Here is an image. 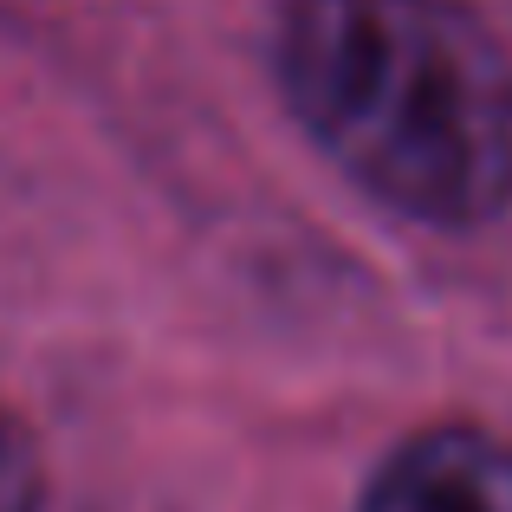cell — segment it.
<instances>
[{
	"mask_svg": "<svg viewBox=\"0 0 512 512\" xmlns=\"http://www.w3.org/2000/svg\"><path fill=\"white\" fill-rule=\"evenodd\" d=\"M363 512H512V448L487 428H428L383 461Z\"/></svg>",
	"mask_w": 512,
	"mask_h": 512,
	"instance_id": "7a4b0ae2",
	"label": "cell"
},
{
	"mask_svg": "<svg viewBox=\"0 0 512 512\" xmlns=\"http://www.w3.org/2000/svg\"><path fill=\"white\" fill-rule=\"evenodd\" d=\"M39 493H46V474H39V448L13 409L0 402V512H39Z\"/></svg>",
	"mask_w": 512,
	"mask_h": 512,
	"instance_id": "3957f363",
	"label": "cell"
},
{
	"mask_svg": "<svg viewBox=\"0 0 512 512\" xmlns=\"http://www.w3.org/2000/svg\"><path fill=\"white\" fill-rule=\"evenodd\" d=\"M292 111L325 156L415 221L512 201V59L454 0H299L279 39Z\"/></svg>",
	"mask_w": 512,
	"mask_h": 512,
	"instance_id": "6da1fadb",
	"label": "cell"
}]
</instances>
